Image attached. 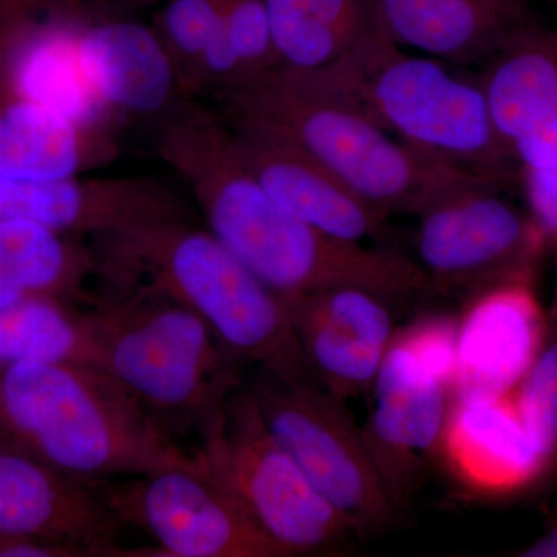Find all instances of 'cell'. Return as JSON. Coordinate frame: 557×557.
<instances>
[{"label": "cell", "instance_id": "29", "mask_svg": "<svg viewBox=\"0 0 557 557\" xmlns=\"http://www.w3.org/2000/svg\"><path fill=\"white\" fill-rule=\"evenodd\" d=\"M81 0H0V35L27 22L40 20V14H81Z\"/></svg>", "mask_w": 557, "mask_h": 557}, {"label": "cell", "instance_id": "13", "mask_svg": "<svg viewBox=\"0 0 557 557\" xmlns=\"http://www.w3.org/2000/svg\"><path fill=\"white\" fill-rule=\"evenodd\" d=\"M533 278L520 274L486 285L457 321L453 399L504 397L533 366L549 322Z\"/></svg>", "mask_w": 557, "mask_h": 557}, {"label": "cell", "instance_id": "15", "mask_svg": "<svg viewBox=\"0 0 557 557\" xmlns=\"http://www.w3.org/2000/svg\"><path fill=\"white\" fill-rule=\"evenodd\" d=\"M482 86L519 172L557 170V35L531 24L487 61Z\"/></svg>", "mask_w": 557, "mask_h": 557}, {"label": "cell", "instance_id": "1", "mask_svg": "<svg viewBox=\"0 0 557 557\" xmlns=\"http://www.w3.org/2000/svg\"><path fill=\"white\" fill-rule=\"evenodd\" d=\"M159 123L160 159L185 183L209 233L278 295L355 287L395 302L434 289L405 256L336 239L289 214L245 166L228 121L194 98Z\"/></svg>", "mask_w": 557, "mask_h": 557}, {"label": "cell", "instance_id": "31", "mask_svg": "<svg viewBox=\"0 0 557 557\" xmlns=\"http://www.w3.org/2000/svg\"><path fill=\"white\" fill-rule=\"evenodd\" d=\"M522 556L528 557H557V528L549 531L547 536L539 539L533 545L523 549Z\"/></svg>", "mask_w": 557, "mask_h": 557}, {"label": "cell", "instance_id": "25", "mask_svg": "<svg viewBox=\"0 0 557 557\" xmlns=\"http://www.w3.org/2000/svg\"><path fill=\"white\" fill-rule=\"evenodd\" d=\"M265 0H231L218 33L201 54L190 97L215 94L277 70Z\"/></svg>", "mask_w": 557, "mask_h": 557}, {"label": "cell", "instance_id": "5", "mask_svg": "<svg viewBox=\"0 0 557 557\" xmlns=\"http://www.w3.org/2000/svg\"><path fill=\"white\" fill-rule=\"evenodd\" d=\"M225 119L284 139L383 214H418L457 190L497 183L423 156L361 112L276 72L219 94Z\"/></svg>", "mask_w": 557, "mask_h": 557}, {"label": "cell", "instance_id": "14", "mask_svg": "<svg viewBox=\"0 0 557 557\" xmlns=\"http://www.w3.org/2000/svg\"><path fill=\"white\" fill-rule=\"evenodd\" d=\"M285 298L313 379L341 399L369 394L395 335L391 302L355 287Z\"/></svg>", "mask_w": 557, "mask_h": 557}, {"label": "cell", "instance_id": "9", "mask_svg": "<svg viewBox=\"0 0 557 557\" xmlns=\"http://www.w3.org/2000/svg\"><path fill=\"white\" fill-rule=\"evenodd\" d=\"M248 387L271 435L357 537L384 530L397 508L346 399L330 394L318 381L284 380L265 372Z\"/></svg>", "mask_w": 557, "mask_h": 557}, {"label": "cell", "instance_id": "16", "mask_svg": "<svg viewBox=\"0 0 557 557\" xmlns=\"http://www.w3.org/2000/svg\"><path fill=\"white\" fill-rule=\"evenodd\" d=\"M230 127L245 166L289 214L341 240L362 244L383 236L387 215L317 160L265 132Z\"/></svg>", "mask_w": 557, "mask_h": 557}, {"label": "cell", "instance_id": "26", "mask_svg": "<svg viewBox=\"0 0 557 557\" xmlns=\"http://www.w3.org/2000/svg\"><path fill=\"white\" fill-rule=\"evenodd\" d=\"M231 0H164L156 16V32L177 67L186 97L194 73L214 38Z\"/></svg>", "mask_w": 557, "mask_h": 557}, {"label": "cell", "instance_id": "3", "mask_svg": "<svg viewBox=\"0 0 557 557\" xmlns=\"http://www.w3.org/2000/svg\"><path fill=\"white\" fill-rule=\"evenodd\" d=\"M0 440L89 483L193 461L132 392L76 362L0 366Z\"/></svg>", "mask_w": 557, "mask_h": 557}, {"label": "cell", "instance_id": "32", "mask_svg": "<svg viewBox=\"0 0 557 557\" xmlns=\"http://www.w3.org/2000/svg\"><path fill=\"white\" fill-rule=\"evenodd\" d=\"M83 5L91 3V5L101 7L109 10H135L143 7L160 5L164 0H81Z\"/></svg>", "mask_w": 557, "mask_h": 557}, {"label": "cell", "instance_id": "18", "mask_svg": "<svg viewBox=\"0 0 557 557\" xmlns=\"http://www.w3.org/2000/svg\"><path fill=\"white\" fill-rule=\"evenodd\" d=\"M81 14H53L0 35V97L17 98L86 126L110 127L78 57Z\"/></svg>", "mask_w": 557, "mask_h": 557}, {"label": "cell", "instance_id": "4", "mask_svg": "<svg viewBox=\"0 0 557 557\" xmlns=\"http://www.w3.org/2000/svg\"><path fill=\"white\" fill-rule=\"evenodd\" d=\"M274 72L300 89L350 106L423 156L500 185L518 177L482 81L471 83L446 62L409 53L381 28L327 67Z\"/></svg>", "mask_w": 557, "mask_h": 557}, {"label": "cell", "instance_id": "23", "mask_svg": "<svg viewBox=\"0 0 557 557\" xmlns=\"http://www.w3.org/2000/svg\"><path fill=\"white\" fill-rule=\"evenodd\" d=\"M278 70L311 72L380 30L372 0H265Z\"/></svg>", "mask_w": 557, "mask_h": 557}, {"label": "cell", "instance_id": "27", "mask_svg": "<svg viewBox=\"0 0 557 557\" xmlns=\"http://www.w3.org/2000/svg\"><path fill=\"white\" fill-rule=\"evenodd\" d=\"M511 397L528 434L552 467L557 461V321L553 313L544 346Z\"/></svg>", "mask_w": 557, "mask_h": 557}, {"label": "cell", "instance_id": "12", "mask_svg": "<svg viewBox=\"0 0 557 557\" xmlns=\"http://www.w3.org/2000/svg\"><path fill=\"white\" fill-rule=\"evenodd\" d=\"M123 523L97 483L84 482L0 440V542L69 545L90 557H129Z\"/></svg>", "mask_w": 557, "mask_h": 557}, {"label": "cell", "instance_id": "11", "mask_svg": "<svg viewBox=\"0 0 557 557\" xmlns=\"http://www.w3.org/2000/svg\"><path fill=\"white\" fill-rule=\"evenodd\" d=\"M497 183L443 197L420 214L418 267L432 287H486L534 274L547 244L527 209L505 199Z\"/></svg>", "mask_w": 557, "mask_h": 557}, {"label": "cell", "instance_id": "28", "mask_svg": "<svg viewBox=\"0 0 557 557\" xmlns=\"http://www.w3.org/2000/svg\"><path fill=\"white\" fill-rule=\"evenodd\" d=\"M527 211L544 236L547 247L557 248V170L519 172Z\"/></svg>", "mask_w": 557, "mask_h": 557}, {"label": "cell", "instance_id": "10", "mask_svg": "<svg viewBox=\"0 0 557 557\" xmlns=\"http://www.w3.org/2000/svg\"><path fill=\"white\" fill-rule=\"evenodd\" d=\"M123 527L156 542L149 556L287 557L196 461L97 483Z\"/></svg>", "mask_w": 557, "mask_h": 557}, {"label": "cell", "instance_id": "33", "mask_svg": "<svg viewBox=\"0 0 557 557\" xmlns=\"http://www.w3.org/2000/svg\"><path fill=\"white\" fill-rule=\"evenodd\" d=\"M553 317H555L556 321H557V293H556V309H555V311H553Z\"/></svg>", "mask_w": 557, "mask_h": 557}, {"label": "cell", "instance_id": "24", "mask_svg": "<svg viewBox=\"0 0 557 557\" xmlns=\"http://www.w3.org/2000/svg\"><path fill=\"white\" fill-rule=\"evenodd\" d=\"M76 362L100 368L89 313L60 300L0 306V366Z\"/></svg>", "mask_w": 557, "mask_h": 557}, {"label": "cell", "instance_id": "6", "mask_svg": "<svg viewBox=\"0 0 557 557\" xmlns=\"http://www.w3.org/2000/svg\"><path fill=\"white\" fill-rule=\"evenodd\" d=\"M100 368L171 432L209 420L237 386L242 362L203 319L145 293H90Z\"/></svg>", "mask_w": 557, "mask_h": 557}, {"label": "cell", "instance_id": "17", "mask_svg": "<svg viewBox=\"0 0 557 557\" xmlns=\"http://www.w3.org/2000/svg\"><path fill=\"white\" fill-rule=\"evenodd\" d=\"M81 69L112 115L163 120L188 100L156 28L127 20L83 22Z\"/></svg>", "mask_w": 557, "mask_h": 557}, {"label": "cell", "instance_id": "7", "mask_svg": "<svg viewBox=\"0 0 557 557\" xmlns=\"http://www.w3.org/2000/svg\"><path fill=\"white\" fill-rule=\"evenodd\" d=\"M190 456L287 557L335 553L357 536L271 435L249 387L209 417Z\"/></svg>", "mask_w": 557, "mask_h": 557}, {"label": "cell", "instance_id": "20", "mask_svg": "<svg viewBox=\"0 0 557 557\" xmlns=\"http://www.w3.org/2000/svg\"><path fill=\"white\" fill-rule=\"evenodd\" d=\"M438 453L461 485L485 496L516 493L549 469L511 394L453 399Z\"/></svg>", "mask_w": 557, "mask_h": 557}, {"label": "cell", "instance_id": "34", "mask_svg": "<svg viewBox=\"0 0 557 557\" xmlns=\"http://www.w3.org/2000/svg\"><path fill=\"white\" fill-rule=\"evenodd\" d=\"M553 2H556V3H557V0H553Z\"/></svg>", "mask_w": 557, "mask_h": 557}, {"label": "cell", "instance_id": "2", "mask_svg": "<svg viewBox=\"0 0 557 557\" xmlns=\"http://www.w3.org/2000/svg\"><path fill=\"white\" fill-rule=\"evenodd\" d=\"M97 293H145L207 322L242 364L284 380H314L285 296L188 220L148 223L89 239ZM317 381V380H314Z\"/></svg>", "mask_w": 557, "mask_h": 557}, {"label": "cell", "instance_id": "22", "mask_svg": "<svg viewBox=\"0 0 557 557\" xmlns=\"http://www.w3.org/2000/svg\"><path fill=\"white\" fill-rule=\"evenodd\" d=\"M97 273L90 242L30 222L0 223V306L33 299L89 302Z\"/></svg>", "mask_w": 557, "mask_h": 557}, {"label": "cell", "instance_id": "8", "mask_svg": "<svg viewBox=\"0 0 557 557\" xmlns=\"http://www.w3.org/2000/svg\"><path fill=\"white\" fill-rule=\"evenodd\" d=\"M457 321L435 317L395 332L369 394L362 438L395 508L440 450L453 405Z\"/></svg>", "mask_w": 557, "mask_h": 557}, {"label": "cell", "instance_id": "19", "mask_svg": "<svg viewBox=\"0 0 557 557\" xmlns=\"http://www.w3.org/2000/svg\"><path fill=\"white\" fill-rule=\"evenodd\" d=\"M381 32L446 64L487 62L533 22L525 0H372Z\"/></svg>", "mask_w": 557, "mask_h": 557}, {"label": "cell", "instance_id": "30", "mask_svg": "<svg viewBox=\"0 0 557 557\" xmlns=\"http://www.w3.org/2000/svg\"><path fill=\"white\" fill-rule=\"evenodd\" d=\"M0 557H90L89 553L69 545L39 541L0 542Z\"/></svg>", "mask_w": 557, "mask_h": 557}, {"label": "cell", "instance_id": "21", "mask_svg": "<svg viewBox=\"0 0 557 557\" xmlns=\"http://www.w3.org/2000/svg\"><path fill=\"white\" fill-rule=\"evenodd\" d=\"M110 127L86 126L53 110L0 97V182H54L110 163Z\"/></svg>", "mask_w": 557, "mask_h": 557}]
</instances>
